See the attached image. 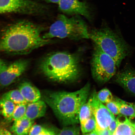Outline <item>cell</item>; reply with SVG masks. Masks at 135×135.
I'll return each instance as SVG.
<instances>
[{"label": "cell", "mask_w": 135, "mask_h": 135, "mask_svg": "<svg viewBox=\"0 0 135 135\" xmlns=\"http://www.w3.org/2000/svg\"><path fill=\"white\" fill-rule=\"evenodd\" d=\"M97 97L99 100L104 104L113 100L114 98L109 89L104 88L97 93Z\"/></svg>", "instance_id": "cell-21"}, {"label": "cell", "mask_w": 135, "mask_h": 135, "mask_svg": "<svg viewBox=\"0 0 135 135\" xmlns=\"http://www.w3.org/2000/svg\"><path fill=\"white\" fill-rule=\"evenodd\" d=\"M27 104H21L16 105L12 116L13 121L18 120L25 117Z\"/></svg>", "instance_id": "cell-19"}, {"label": "cell", "mask_w": 135, "mask_h": 135, "mask_svg": "<svg viewBox=\"0 0 135 135\" xmlns=\"http://www.w3.org/2000/svg\"><path fill=\"white\" fill-rule=\"evenodd\" d=\"M116 119L118 126L113 135H133L135 134V129L127 117L119 114Z\"/></svg>", "instance_id": "cell-14"}, {"label": "cell", "mask_w": 135, "mask_h": 135, "mask_svg": "<svg viewBox=\"0 0 135 135\" xmlns=\"http://www.w3.org/2000/svg\"><path fill=\"white\" fill-rule=\"evenodd\" d=\"M0 135H11V134L7 130L4 128H1L0 131Z\"/></svg>", "instance_id": "cell-29"}, {"label": "cell", "mask_w": 135, "mask_h": 135, "mask_svg": "<svg viewBox=\"0 0 135 135\" xmlns=\"http://www.w3.org/2000/svg\"><path fill=\"white\" fill-rule=\"evenodd\" d=\"M15 124L19 125L26 130L29 131L33 126V120H31L25 117L18 120L14 121Z\"/></svg>", "instance_id": "cell-23"}, {"label": "cell", "mask_w": 135, "mask_h": 135, "mask_svg": "<svg viewBox=\"0 0 135 135\" xmlns=\"http://www.w3.org/2000/svg\"><path fill=\"white\" fill-rule=\"evenodd\" d=\"M89 38L104 53L114 59L118 67L130 53L127 43L117 33L107 27L93 30Z\"/></svg>", "instance_id": "cell-4"}, {"label": "cell", "mask_w": 135, "mask_h": 135, "mask_svg": "<svg viewBox=\"0 0 135 135\" xmlns=\"http://www.w3.org/2000/svg\"><path fill=\"white\" fill-rule=\"evenodd\" d=\"M42 30L25 20L8 25L2 30L0 50L8 54L25 55L51 43V40L44 38Z\"/></svg>", "instance_id": "cell-1"}, {"label": "cell", "mask_w": 135, "mask_h": 135, "mask_svg": "<svg viewBox=\"0 0 135 135\" xmlns=\"http://www.w3.org/2000/svg\"><path fill=\"white\" fill-rule=\"evenodd\" d=\"M46 103L44 100H39L27 104L25 117L32 120L43 117L46 113Z\"/></svg>", "instance_id": "cell-12"}, {"label": "cell", "mask_w": 135, "mask_h": 135, "mask_svg": "<svg viewBox=\"0 0 135 135\" xmlns=\"http://www.w3.org/2000/svg\"><path fill=\"white\" fill-rule=\"evenodd\" d=\"M29 62L20 59L8 63L3 60L0 62V83L2 87L7 86L24 73L29 65Z\"/></svg>", "instance_id": "cell-7"}, {"label": "cell", "mask_w": 135, "mask_h": 135, "mask_svg": "<svg viewBox=\"0 0 135 135\" xmlns=\"http://www.w3.org/2000/svg\"><path fill=\"white\" fill-rule=\"evenodd\" d=\"M80 129L76 125L66 126L59 131L56 135H80Z\"/></svg>", "instance_id": "cell-22"}, {"label": "cell", "mask_w": 135, "mask_h": 135, "mask_svg": "<svg viewBox=\"0 0 135 135\" xmlns=\"http://www.w3.org/2000/svg\"><path fill=\"white\" fill-rule=\"evenodd\" d=\"M2 98L8 99L16 105L28 104L18 89L9 91L5 93Z\"/></svg>", "instance_id": "cell-17"}, {"label": "cell", "mask_w": 135, "mask_h": 135, "mask_svg": "<svg viewBox=\"0 0 135 135\" xmlns=\"http://www.w3.org/2000/svg\"><path fill=\"white\" fill-rule=\"evenodd\" d=\"M119 108L120 114L129 117V119L135 118V110L134 104L122 100L119 98L114 99Z\"/></svg>", "instance_id": "cell-15"}, {"label": "cell", "mask_w": 135, "mask_h": 135, "mask_svg": "<svg viewBox=\"0 0 135 135\" xmlns=\"http://www.w3.org/2000/svg\"><path fill=\"white\" fill-rule=\"evenodd\" d=\"M118 123L116 118L114 117L113 118L110 124L108 127L111 132L113 134L118 126Z\"/></svg>", "instance_id": "cell-27"}, {"label": "cell", "mask_w": 135, "mask_h": 135, "mask_svg": "<svg viewBox=\"0 0 135 135\" xmlns=\"http://www.w3.org/2000/svg\"><path fill=\"white\" fill-rule=\"evenodd\" d=\"M98 135H113V134L109 130L108 128L99 130H96Z\"/></svg>", "instance_id": "cell-28"}, {"label": "cell", "mask_w": 135, "mask_h": 135, "mask_svg": "<svg viewBox=\"0 0 135 135\" xmlns=\"http://www.w3.org/2000/svg\"><path fill=\"white\" fill-rule=\"evenodd\" d=\"M11 135H17L15 134H11Z\"/></svg>", "instance_id": "cell-36"}, {"label": "cell", "mask_w": 135, "mask_h": 135, "mask_svg": "<svg viewBox=\"0 0 135 135\" xmlns=\"http://www.w3.org/2000/svg\"><path fill=\"white\" fill-rule=\"evenodd\" d=\"M117 68L114 59L94 45L91 70L94 80L101 84L109 81L115 75Z\"/></svg>", "instance_id": "cell-6"}, {"label": "cell", "mask_w": 135, "mask_h": 135, "mask_svg": "<svg viewBox=\"0 0 135 135\" xmlns=\"http://www.w3.org/2000/svg\"><path fill=\"white\" fill-rule=\"evenodd\" d=\"M114 80L125 90L135 95V70L125 68L116 74Z\"/></svg>", "instance_id": "cell-11"}, {"label": "cell", "mask_w": 135, "mask_h": 135, "mask_svg": "<svg viewBox=\"0 0 135 135\" xmlns=\"http://www.w3.org/2000/svg\"><path fill=\"white\" fill-rule=\"evenodd\" d=\"M11 130L17 135H27L28 134L29 132L24 128L15 123H13L12 127Z\"/></svg>", "instance_id": "cell-25"}, {"label": "cell", "mask_w": 135, "mask_h": 135, "mask_svg": "<svg viewBox=\"0 0 135 135\" xmlns=\"http://www.w3.org/2000/svg\"><path fill=\"white\" fill-rule=\"evenodd\" d=\"M59 9L69 14L80 15L89 21L91 19L89 8L86 3L79 0H60L58 3Z\"/></svg>", "instance_id": "cell-10"}, {"label": "cell", "mask_w": 135, "mask_h": 135, "mask_svg": "<svg viewBox=\"0 0 135 135\" xmlns=\"http://www.w3.org/2000/svg\"><path fill=\"white\" fill-rule=\"evenodd\" d=\"M90 89L88 83L75 92L46 93L44 101L64 125H74L80 122L79 113L82 106L87 102Z\"/></svg>", "instance_id": "cell-2"}, {"label": "cell", "mask_w": 135, "mask_h": 135, "mask_svg": "<svg viewBox=\"0 0 135 135\" xmlns=\"http://www.w3.org/2000/svg\"><path fill=\"white\" fill-rule=\"evenodd\" d=\"M80 55L66 52H55L42 61L40 69L42 74L50 80L59 83H68L77 80L82 70Z\"/></svg>", "instance_id": "cell-3"}, {"label": "cell", "mask_w": 135, "mask_h": 135, "mask_svg": "<svg viewBox=\"0 0 135 135\" xmlns=\"http://www.w3.org/2000/svg\"><path fill=\"white\" fill-rule=\"evenodd\" d=\"M97 93L94 90L91 94L88 102L97 122L96 130H99L108 128L115 116L106 106L99 100Z\"/></svg>", "instance_id": "cell-9"}, {"label": "cell", "mask_w": 135, "mask_h": 135, "mask_svg": "<svg viewBox=\"0 0 135 135\" xmlns=\"http://www.w3.org/2000/svg\"><path fill=\"white\" fill-rule=\"evenodd\" d=\"M83 135H98V134L95 130L91 132L83 134Z\"/></svg>", "instance_id": "cell-32"}, {"label": "cell", "mask_w": 135, "mask_h": 135, "mask_svg": "<svg viewBox=\"0 0 135 135\" xmlns=\"http://www.w3.org/2000/svg\"><path fill=\"white\" fill-rule=\"evenodd\" d=\"M89 33L86 25L80 18H68L60 15L43 37L47 39L57 38L80 40L89 38Z\"/></svg>", "instance_id": "cell-5"}, {"label": "cell", "mask_w": 135, "mask_h": 135, "mask_svg": "<svg viewBox=\"0 0 135 135\" xmlns=\"http://www.w3.org/2000/svg\"><path fill=\"white\" fill-rule=\"evenodd\" d=\"M45 132L41 133V134H39L37 135H45Z\"/></svg>", "instance_id": "cell-34"}, {"label": "cell", "mask_w": 135, "mask_h": 135, "mask_svg": "<svg viewBox=\"0 0 135 135\" xmlns=\"http://www.w3.org/2000/svg\"><path fill=\"white\" fill-rule=\"evenodd\" d=\"M47 2L58 4L60 0H43Z\"/></svg>", "instance_id": "cell-31"}, {"label": "cell", "mask_w": 135, "mask_h": 135, "mask_svg": "<svg viewBox=\"0 0 135 135\" xmlns=\"http://www.w3.org/2000/svg\"><path fill=\"white\" fill-rule=\"evenodd\" d=\"M46 129L38 124L32 126L30 129L28 135H37L45 132Z\"/></svg>", "instance_id": "cell-24"}, {"label": "cell", "mask_w": 135, "mask_h": 135, "mask_svg": "<svg viewBox=\"0 0 135 135\" xmlns=\"http://www.w3.org/2000/svg\"><path fill=\"white\" fill-rule=\"evenodd\" d=\"M44 8L42 5L31 0H0V13L2 14H35L42 12Z\"/></svg>", "instance_id": "cell-8"}, {"label": "cell", "mask_w": 135, "mask_h": 135, "mask_svg": "<svg viewBox=\"0 0 135 135\" xmlns=\"http://www.w3.org/2000/svg\"><path fill=\"white\" fill-rule=\"evenodd\" d=\"M0 104L1 114L2 116L7 120H12L16 104L8 99L2 97Z\"/></svg>", "instance_id": "cell-16"}, {"label": "cell", "mask_w": 135, "mask_h": 135, "mask_svg": "<svg viewBox=\"0 0 135 135\" xmlns=\"http://www.w3.org/2000/svg\"><path fill=\"white\" fill-rule=\"evenodd\" d=\"M18 89L28 103L39 100L41 97L39 90L30 82H23Z\"/></svg>", "instance_id": "cell-13"}, {"label": "cell", "mask_w": 135, "mask_h": 135, "mask_svg": "<svg viewBox=\"0 0 135 135\" xmlns=\"http://www.w3.org/2000/svg\"><path fill=\"white\" fill-rule=\"evenodd\" d=\"M105 104L106 107L114 115H119L120 114L119 108L114 99Z\"/></svg>", "instance_id": "cell-26"}, {"label": "cell", "mask_w": 135, "mask_h": 135, "mask_svg": "<svg viewBox=\"0 0 135 135\" xmlns=\"http://www.w3.org/2000/svg\"><path fill=\"white\" fill-rule=\"evenodd\" d=\"M134 108L135 110V104H134Z\"/></svg>", "instance_id": "cell-35"}, {"label": "cell", "mask_w": 135, "mask_h": 135, "mask_svg": "<svg viewBox=\"0 0 135 135\" xmlns=\"http://www.w3.org/2000/svg\"><path fill=\"white\" fill-rule=\"evenodd\" d=\"M131 123H132V125L133 126V127H134V129H135V122L134 123L131 122Z\"/></svg>", "instance_id": "cell-33"}, {"label": "cell", "mask_w": 135, "mask_h": 135, "mask_svg": "<svg viewBox=\"0 0 135 135\" xmlns=\"http://www.w3.org/2000/svg\"><path fill=\"white\" fill-rule=\"evenodd\" d=\"M92 114L91 108L88 101L82 106L79 113V122L80 123L81 127L84 125Z\"/></svg>", "instance_id": "cell-18"}, {"label": "cell", "mask_w": 135, "mask_h": 135, "mask_svg": "<svg viewBox=\"0 0 135 135\" xmlns=\"http://www.w3.org/2000/svg\"><path fill=\"white\" fill-rule=\"evenodd\" d=\"M97 124L95 117L93 114L89 119L83 126L80 128L83 134L91 132L96 129Z\"/></svg>", "instance_id": "cell-20"}, {"label": "cell", "mask_w": 135, "mask_h": 135, "mask_svg": "<svg viewBox=\"0 0 135 135\" xmlns=\"http://www.w3.org/2000/svg\"><path fill=\"white\" fill-rule=\"evenodd\" d=\"M45 135H56V134L53 131L47 129L45 132Z\"/></svg>", "instance_id": "cell-30"}, {"label": "cell", "mask_w": 135, "mask_h": 135, "mask_svg": "<svg viewBox=\"0 0 135 135\" xmlns=\"http://www.w3.org/2000/svg\"><path fill=\"white\" fill-rule=\"evenodd\" d=\"M135 135V134H134V135Z\"/></svg>", "instance_id": "cell-37"}]
</instances>
